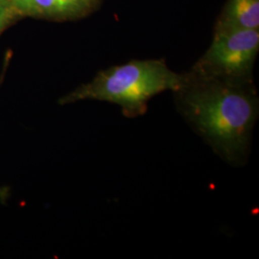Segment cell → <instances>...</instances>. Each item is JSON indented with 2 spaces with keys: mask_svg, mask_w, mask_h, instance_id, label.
Masks as SVG:
<instances>
[{
  "mask_svg": "<svg viewBox=\"0 0 259 259\" xmlns=\"http://www.w3.org/2000/svg\"><path fill=\"white\" fill-rule=\"evenodd\" d=\"M185 73L171 70L163 59L133 60L100 70L93 80L59 99L60 105L95 100L118 105L127 118L148 111V102L157 94L181 88Z\"/></svg>",
  "mask_w": 259,
  "mask_h": 259,
  "instance_id": "obj_2",
  "label": "cell"
},
{
  "mask_svg": "<svg viewBox=\"0 0 259 259\" xmlns=\"http://www.w3.org/2000/svg\"><path fill=\"white\" fill-rule=\"evenodd\" d=\"M18 17L19 15L10 0H0V23L8 26Z\"/></svg>",
  "mask_w": 259,
  "mask_h": 259,
  "instance_id": "obj_6",
  "label": "cell"
},
{
  "mask_svg": "<svg viewBox=\"0 0 259 259\" xmlns=\"http://www.w3.org/2000/svg\"><path fill=\"white\" fill-rule=\"evenodd\" d=\"M6 27H7V25L0 23V34H1V32H2V31H3V30H4Z\"/></svg>",
  "mask_w": 259,
  "mask_h": 259,
  "instance_id": "obj_9",
  "label": "cell"
},
{
  "mask_svg": "<svg viewBox=\"0 0 259 259\" xmlns=\"http://www.w3.org/2000/svg\"><path fill=\"white\" fill-rule=\"evenodd\" d=\"M259 51V29L214 31L210 47L191 70L237 83L253 82Z\"/></svg>",
  "mask_w": 259,
  "mask_h": 259,
  "instance_id": "obj_3",
  "label": "cell"
},
{
  "mask_svg": "<svg viewBox=\"0 0 259 259\" xmlns=\"http://www.w3.org/2000/svg\"><path fill=\"white\" fill-rule=\"evenodd\" d=\"M94 7L91 0H32L31 17L57 20L79 19Z\"/></svg>",
  "mask_w": 259,
  "mask_h": 259,
  "instance_id": "obj_5",
  "label": "cell"
},
{
  "mask_svg": "<svg viewBox=\"0 0 259 259\" xmlns=\"http://www.w3.org/2000/svg\"><path fill=\"white\" fill-rule=\"evenodd\" d=\"M91 1H92V2H93L94 4H96V3H97V2L99 1V0H91Z\"/></svg>",
  "mask_w": 259,
  "mask_h": 259,
  "instance_id": "obj_10",
  "label": "cell"
},
{
  "mask_svg": "<svg viewBox=\"0 0 259 259\" xmlns=\"http://www.w3.org/2000/svg\"><path fill=\"white\" fill-rule=\"evenodd\" d=\"M14 8L18 12L19 17L29 16L31 17L32 0H10Z\"/></svg>",
  "mask_w": 259,
  "mask_h": 259,
  "instance_id": "obj_7",
  "label": "cell"
},
{
  "mask_svg": "<svg viewBox=\"0 0 259 259\" xmlns=\"http://www.w3.org/2000/svg\"><path fill=\"white\" fill-rule=\"evenodd\" d=\"M259 29V0H228L214 31Z\"/></svg>",
  "mask_w": 259,
  "mask_h": 259,
  "instance_id": "obj_4",
  "label": "cell"
},
{
  "mask_svg": "<svg viewBox=\"0 0 259 259\" xmlns=\"http://www.w3.org/2000/svg\"><path fill=\"white\" fill-rule=\"evenodd\" d=\"M9 61H10V55L6 56V61H5V63H4V67H3V70H2V73L0 75V87H1V83L3 82V78H4V75H5V72H6V67L8 66L9 65Z\"/></svg>",
  "mask_w": 259,
  "mask_h": 259,
  "instance_id": "obj_8",
  "label": "cell"
},
{
  "mask_svg": "<svg viewBox=\"0 0 259 259\" xmlns=\"http://www.w3.org/2000/svg\"><path fill=\"white\" fill-rule=\"evenodd\" d=\"M178 111L216 155L246 163L259 113L254 83H237L189 70L174 92Z\"/></svg>",
  "mask_w": 259,
  "mask_h": 259,
  "instance_id": "obj_1",
  "label": "cell"
}]
</instances>
